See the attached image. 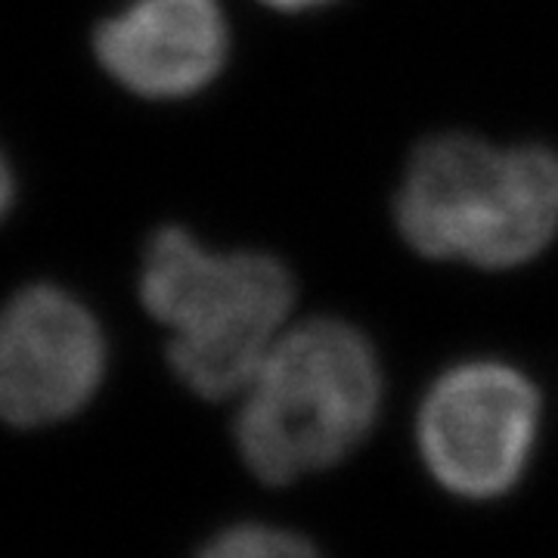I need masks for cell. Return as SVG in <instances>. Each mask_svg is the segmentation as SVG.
<instances>
[{
	"label": "cell",
	"instance_id": "obj_3",
	"mask_svg": "<svg viewBox=\"0 0 558 558\" xmlns=\"http://www.w3.org/2000/svg\"><path fill=\"white\" fill-rule=\"evenodd\" d=\"M236 447L264 484L326 472L351 457L381 410L376 348L344 319L292 323L242 388Z\"/></svg>",
	"mask_w": 558,
	"mask_h": 558
},
{
	"label": "cell",
	"instance_id": "obj_8",
	"mask_svg": "<svg viewBox=\"0 0 558 558\" xmlns=\"http://www.w3.org/2000/svg\"><path fill=\"white\" fill-rule=\"evenodd\" d=\"M267 7H274L279 13H304V10H314L323 3H332V0H260Z\"/></svg>",
	"mask_w": 558,
	"mask_h": 558
},
{
	"label": "cell",
	"instance_id": "obj_2",
	"mask_svg": "<svg viewBox=\"0 0 558 558\" xmlns=\"http://www.w3.org/2000/svg\"><path fill=\"white\" fill-rule=\"evenodd\" d=\"M143 307L168 329V363L205 400L240 398L292 326L295 282L264 252H218L183 227L159 230L140 270Z\"/></svg>",
	"mask_w": 558,
	"mask_h": 558
},
{
	"label": "cell",
	"instance_id": "obj_5",
	"mask_svg": "<svg viewBox=\"0 0 558 558\" xmlns=\"http://www.w3.org/2000/svg\"><path fill=\"white\" fill-rule=\"evenodd\" d=\"M106 373L90 311L53 286H32L0 311V422L44 428L81 413Z\"/></svg>",
	"mask_w": 558,
	"mask_h": 558
},
{
	"label": "cell",
	"instance_id": "obj_9",
	"mask_svg": "<svg viewBox=\"0 0 558 558\" xmlns=\"http://www.w3.org/2000/svg\"><path fill=\"white\" fill-rule=\"evenodd\" d=\"M10 199H13V180H10V171H7L3 159H0V218L10 208Z\"/></svg>",
	"mask_w": 558,
	"mask_h": 558
},
{
	"label": "cell",
	"instance_id": "obj_6",
	"mask_svg": "<svg viewBox=\"0 0 558 558\" xmlns=\"http://www.w3.org/2000/svg\"><path fill=\"white\" fill-rule=\"evenodd\" d=\"M102 69L149 100H183L218 78L230 50L220 0H134L97 28Z\"/></svg>",
	"mask_w": 558,
	"mask_h": 558
},
{
	"label": "cell",
	"instance_id": "obj_4",
	"mask_svg": "<svg viewBox=\"0 0 558 558\" xmlns=\"http://www.w3.org/2000/svg\"><path fill=\"white\" fill-rule=\"evenodd\" d=\"M537 435L539 391L502 360L450 366L418 403V457L459 499L506 497L524 478Z\"/></svg>",
	"mask_w": 558,
	"mask_h": 558
},
{
	"label": "cell",
	"instance_id": "obj_7",
	"mask_svg": "<svg viewBox=\"0 0 558 558\" xmlns=\"http://www.w3.org/2000/svg\"><path fill=\"white\" fill-rule=\"evenodd\" d=\"M193 558H323L319 549L299 531L245 521L218 531L208 543H202Z\"/></svg>",
	"mask_w": 558,
	"mask_h": 558
},
{
	"label": "cell",
	"instance_id": "obj_1",
	"mask_svg": "<svg viewBox=\"0 0 558 558\" xmlns=\"http://www.w3.org/2000/svg\"><path fill=\"white\" fill-rule=\"evenodd\" d=\"M395 220L425 258L481 270L521 267L558 236V153L438 134L410 156Z\"/></svg>",
	"mask_w": 558,
	"mask_h": 558
}]
</instances>
